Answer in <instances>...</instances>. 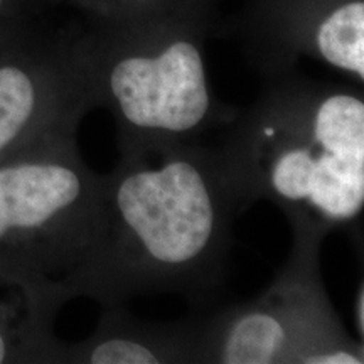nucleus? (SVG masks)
<instances>
[{
    "label": "nucleus",
    "mask_w": 364,
    "mask_h": 364,
    "mask_svg": "<svg viewBox=\"0 0 364 364\" xmlns=\"http://www.w3.org/2000/svg\"><path fill=\"white\" fill-rule=\"evenodd\" d=\"M245 194L226 156L186 142L124 152L103 177V233L90 290H196L223 263Z\"/></svg>",
    "instance_id": "obj_1"
},
{
    "label": "nucleus",
    "mask_w": 364,
    "mask_h": 364,
    "mask_svg": "<svg viewBox=\"0 0 364 364\" xmlns=\"http://www.w3.org/2000/svg\"><path fill=\"white\" fill-rule=\"evenodd\" d=\"M226 157L245 194L272 198L300 240L316 241L363 213V98L346 91L265 98Z\"/></svg>",
    "instance_id": "obj_2"
},
{
    "label": "nucleus",
    "mask_w": 364,
    "mask_h": 364,
    "mask_svg": "<svg viewBox=\"0 0 364 364\" xmlns=\"http://www.w3.org/2000/svg\"><path fill=\"white\" fill-rule=\"evenodd\" d=\"M103 233V177L85 166L70 134L0 162V263L44 270L61 263L90 290Z\"/></svg>",
    "instance_id": "obj_3"
},
{
    "label": "nucleus",
    "mask_w": 364,
    "mask_h": 364,
    "mask_svg": "<svg viewBox=\"0 0 364 364\" xmlns=\"http://www.w3.org/2000/svg\"><path fill=\"white\" fill-rule=\"evenodd\" d=\"M100 102L110 105L124 152L184 142L213 117L215 100L203 54L188 39L152 54H129L112 65Z\"/></svg>",
    "instance_id": "obj_4"
},
{
    "label": "nucleus",
    "mask_w": 364,
    "mask_h": 364,
    "mask_svg": "<svg viewBox=\"0 0 364 364\" xmlns=\"http://www.w3.org/2000/svg\"><path fill=\"white\" fill-rule=\"evenodd\" d=\"M260 302L238 309L221 322L211 344L223 364L307 363L309 358L349 344L329 317L314 280L294 270Z\"/></svg>",
    "instance_id": "obj_5"
},
{
    "label": "nucleus",
    "mask_w": 364,
    "mask_h": 364,
    "mask_svg": "<svg viewBox=\"0 0 364 364\" xmlns=\"http://www.w3.org/2000/svg\"><path fill=\"white\" fill-rule=\"evenodd\" d=\"M93 100L58 95L21 63L0 65V162L51 136L70 134L75 118Z\"/></svg>",
    "instance_id": "obj_6"
},
{
    "label": "nucleus",
    "mask_w": 364,
    "mask_h": 364,
    "mask_svg": "<svg viewBox=\"0 0 364 364\" xmlns=\"http://www.w3.org/2000/svg\"><path fill=\"white\" fill-rule=\"evenodd\" d=\"M316 46L321 58L341 71L364 80V4L336 7L317 27Z\"/></svg>",
    "instance_id": "obj_7"
},
{
    "label": "nucleus",
    "mask_w": 364,
    "mask_h": 364,
    "mask_svg": "<svg viewBox=\"0 0 364 364\" xmlns=\"http://www.w3.org/2000/svg\"><path fill=\"white\" fill-rule=\"evenodd\" d=\"M169 344L154 338H142L132 331L100 334L88 346L85 361L90 364H157L167 363L172 354Z\"/></svg>",
    "instance_id": "obj_8"
},
{
    "label": "nucleus",
    "mask_w": 364,
    "mask_h": 364,
    "mask_svg": "<svg viewBox=\"0 0 364 364\" xmlns=\"http://www.w3.org/2000/svg\"><path fill=\"white\" fill-rule=\"evenodd\" d=\"M11 353H12L11 338H9V332L6 329V326H4L2 321H0V364L9 361Z\"/></svg>",
    "instance_id": "obj_9"
},
{
    "label": "nucleus",
    "mask_w": 364,
    "mask_h": 364,
    "mask_svg": "<svg viewBox=\"0 0 364 364\" xmlns=\"http://www.w3.org/2000/svg\"><path fill=\"white\" fill-rule=\"evenodd\" d=\"M363 309H364V290L361 287V289H359V292H358V297H356V326H358V331H359V336H361V339H363V334H364Z\"/></svg>",
    "instance_id": "obj_10"
},
{
    "label": "nucleus",
    "mask_w": 364,
    "mask_h": 364,
    "mask_svg": "<svg viewBox=\"0 0 364 364\" xmlns=\"http://www.w3.org/2000/svg\"><path fill=\"white\" fill-rule=\"evenodd\" d=\"M4 6H6V0H0V11H2Z\"/></svg>",
    "instance_id": "obj_11"
}]
</instances>
